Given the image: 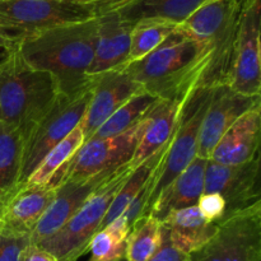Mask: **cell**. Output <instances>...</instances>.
<instances>
[{
	"mask_svg": "<svg viewBox=\"0 0 261 261\" xmlns=\"http://www.w3.org/2000/svg\"><path fill=\"white\" fill-rule=\"evenodd\" d=\"M96 37L97 17L22 36L15 50L25 64L53 75L59 94L75 98L92 86L88 69Z\"/></svg>",
	"mask_w": 261,
	"mask_h": 261,
	"instance_id": "cell-1",
	"label": "cell"
},
{
	"mask_svg": "<svg viewBox=\"0 0 261 261\" xmlns=\"http://www.w3.org/2000/svg\"><path fill=\"white\" fill-rule=\"evenodd\" d=\"M206 64L204 46L178 25L155 50L122 69L157 99H182L198 86Z\"/></svg>",
	"mask_w": 261,
	"mask_h": 261,
	"instance_id": "cell-2",
	"label": "cell"
},
{
	"mask_svg": "<svg viewBox=\"0 0 261 261\" xmlns=\"http://www.w3.org/2000/svg\"><path fill=\"white\" fill-rule=\"evenodd\" d=\"M58 97L50 73L25 64L15 47L5 51L0 61V122L17 127L25 138Z\"/></svg>",
	"mask_w": 261,
	"mask_h": 261,
	"instance_id": "cell-3",
	"label": "cell"
},
{
	"mask_svg": "<svg viewBox=\"0 0 261 261\" xmlns=\"http://www.w3.org/2000/svg\"><path fill=\"white\" fill-rule=\"evenodd\" d=\"M242 8L232 0H206L180 25L208 55L199 87L228 84Z\"/></svg>",
	"mask_w": 261,
	"mask_h": 261,
	"instance_id": "cell-4",
	"label": "cell"
},
{
	"mask_svg": "<svg viewBox=\"0 0 261 261\" xmlns=\"http://www.w3.org/2000/svg\"><path fill=\"white\" fill-rule=\"evenodd\" d=\"M132 171L130 162L120 166L55 234L37 246L53 254L58 261L78 260L88 251L89 241L102 228L115 195Z\"/></svg>",
	"mask_w": 261,
	"mask_h": 261,
	"instance_id": "cell-5",
	"label": "cell"
},
{
	"mask_svg": "<svg viewBox=\"0 0 261 261\" xmlns=\"http://www.w3.org/2000/svg\"><path fill=\"white\" fill-rule=\"evenodd\" d=\"M212 92L213 88L196 86L181 107L177 125L168 143L167 152L152 180V190L144 216H148L162 191L198 154L201 124L211 102Z\"/></svg>",
	"mask_w": 261,
	"mask_h": 261,
	"instance_id": "cell-6",
	"label": "cell"
},
{
	"mask_svg": "<svg viewBox=\"0 0 261 261\" xmlns=\"http://www.w3.org/2000/svg\"><path fill=\"white\" fill-rule=\"evenodd\" d=\"M147 126L144 116L126 132L110 138L89 139L51 180L54 185L82 181L132 162Z\"/></svg>",
	"mask_w": 261,
	"mask_h": 261,
	"instance_id": "cell-7",
	"label": "cell"
},
{
	"mask_svg": "<svg viewBox=\"0 0 261 261\" xmlns=\"http://www.w3.org/2000/svg\"><path fill=\"white\" fill-rule=\"evenodd\" d=\"M96 17V5L78 0H0V30L20 37Z\"/></svg>",
	"mask_w": 261,
	"mask_h": 261,
	"instance_id": "cell-8",
	"label": "cell"
},
{
	"mask_svg": "<svg viewBox=\"0 0 261 261\" xmlns=\"http://www.w3.org/2000/svg\"><path fill=\"white\" fill-rule=\"evenodd\" d=\"M91 88L75 98L59 94L53 107L25 135L18 191L22 190L27 177L42 158L81 124L91 99Z\"/></svg>",
	"mask_w": 261,
	"mask_h": 261,
	"instance_id": "cell-9",
	"label": "cell"
},
{
	"mask_svg": "<svg viewBox=\"0 0 261 261\" xmlns=\"http://www.w3.org/2000/svg\"><path fill=\"white\" fill-rule=\"evenodd\" d=\"M190 257L193 261H261V203L218 222L213 237Z\"/></svg>",
	"mask_w": 261,
	"mask_h": 261,
	"instance_id": "cell-10",
	"label": "cell"
},
{
	"mask_svg": "<svg viewBox=\"0 0 261 261\" xmlns=\"http://www.w3.org/2000/svg\"><path fill=\"white\" fill-rule=\"evenodd\" d=\"M204 193H217L224 199V218L261 203L260 157L242 165H219L208 160Z\"/></svg>",
	"mask_w": 261,
	"mask_h": 261,
	"instance_id": "cell-11",
	"label": "cell"
},
{
	"mask_svg": "<svg viewBox=\"0 0 261 261\" xmlns=\"http://www.w3.org/2000/svg\"><path fill=\"white\" fill-rule=\"evenodd\" d=\"M260 0L242 8L228 86L242 96L256 97L261 91Z\"/></svg>",
	"mask_w": 261,
	"mask_h": 261,
	"instance_id": "cell-12",
	"label": "cell"
},
{
	"mask_svg": "<svg viewBox=\"0 0 261 261\" xmlns=\"http://www.w3.org/2000/svg\"><path fill=\"white\" fill-rule=\"evenodd\" d=\"M92 79L91 99L79 124L86 142L117 109L143 91L142 87L133 81L122 68L107 71Z\"/></svg>",
	"mask_w": 261,
	"mask_h": 261,
	"instance_id": "cell-13",
	"label": "cell"
},
{
	"mask_svg": "<svg viewBox=\"0 0 261 261\" xmlns=\"http://www.w3.org/2000/svg\"><path fill=\"white\" fill-rule=\"evenodd\" d=\"M261 103V97H249L236 93L228 84L213 87L212 98L203 119L199 137V157L209 160L217 143L247 110Z\"/></svg>",
	"mask_w": 261,
	"mask_h": 261,
	"instance_id": "cell-14",
	"label": "cell"
},
{
	"mask_svg": "<svg viewBox=\"0 0 261 261\" xmlns=\"http://www.w3.org/2000/svg\"><path fill=\"white\" fill-rule=\"evenodd\" d=\"M117 168L102 172L87 180L68 181L58 185L53 203L30 234L31 244L40 245L46 239L55 234Z\"/></svg>",
	"mask_w": 261,
	"mask_h": 261,
	"instance_id": "cell-15",
	"label": "cell"
},
{
	"mask_svg": "<svg viewBox=\"0 0 261 261\" xmlns=\"http://www.w3.org/2000/svg\"><path fill=\"white\" fill-rule=\"evenodd\" d=\"M134 25L122 20L115 12L97 15L94 56L88 69V78L124 68L127 64Z\"/></svg>",
	"mask_w": 261,
	"mask_h": 261,
	"instance_id": "cell-16",
	"label": "cell"
},
{
	"mask_svg": "<svg viewBox=\"0 0 261 261\" xmlns=\"http://www.w3.org/2000/svg\"><path fill=\"white\" fill-rule=\"evenodd\" d=\"M261 103L247 110L227 130L209 160L219 165H242L260 157Z\"/></svg>",
	"mask_w": 261,
	"mask_h": 261,
	"instance_id": "cell-17",
	"label": "cell"
},
{
	"mask_svg": "<svg viewBox=\"0 0 261 261\" xmlns=\"http://www.w3.org/2000/svg\"><path fill=\"white\" fill-rule=\"evenodd\" d=\"M53 182L17 191L0 209L2 231L30 236L56 195Z\"/></svg>",
	"mask_w": 261,
	"mask_h": 261,
	"instance_id": "cell-18",
	"label": "cell"
},
{
	"mask_svg": "<svg viewBox=\"0 0 261 261\" xmlns=\"http://www.w3.org/2000/svg\"><path fill=\"white\" fill-rule=\"evenodd\" d=\"M206 0H115L97 9V15L115 12L122 20L135 25L147 20L181 25Z\"/></svg>",
	"mask_w": 261,
	"mask_h": 261,
	"instance_id": "cell-19",
	"label": "cell"
},
{
	"mask_svg": "<svg viewBox=\"0 0 261 261\" xmlns=\"http://www.w3.org/2000/svg\"><path fill=\"white\" fill-rule=\"evenodd\" d=\"M188 97L182 99H157L148 110L145 114L147 126L130 162L133 168L162 149L170 142L177 125L181 107Z\"/></svg>",
	"mask_w": 261,
	"mask_h": 261,
	"instance_id": "cell-20",
	"label": "cell"
},
{
	"mask_svg": "<svg viewBox=\"0 0 261 261\" xmlns=\"http://www.w3.org/2000/svg\"><path fill=\"white\" fill-rule=\"evenodd\" d=\"M206 163L208 160L196 155L190 165L162 191L148 214L162 221L171 211L196 205L204 193Z\"/></svg>",
	"mask_w": 261,
	"mask_h": 261,
	"instance_id": "cell-21",
	"label": "cell"
},
{
	"mask_svg": "<svg viewBox=\"0 0 261 261\" xmlns=\"http://www.w3.org/2000/svg\"><path fill=\"white\" fill-rule=\"evenodd\" d=\"M175 247L193 254L213 237L217 224L208 222L196 205L171 211L161 221Z\"/></svg>",
	"mask_w": 261,
	"mask_h": 261,
	"instance_id": "cell-22",
	"label": "cell"
},
{
	"mask_svg": "<svg viewBox=\"0 0 261 261\" xmlns=\"http://www.w3.org/2000/svg\"><path fill=\"white\" fill-rule=\"evenodd\" d=\"M23 144L20 130L0 122V209L18 191Z\"/></svg>",
	"mask_w": 261,
	"mask_h": 261,
	"instance_id": "cell-23",
	"label": "cell"
},
{
	"mask_svg": "<svg viewBox=\"0 0 261 261\" xmlns=\"http://www.w3.org/2000/svg\"><path fill=\"white\" fill-rule=\"evenodd\" d=\"M168 143L162 148V149H160L157 153H154V154L150 155L149 158L143 161L139 166L133 168L130 175L127 176L126 180L124 181L122 186L120 188V190L117 191V194L115 195L114 200H112L111 205H110L109 211H107L106 217H105L103 222H102V228L106 227L107 224H109L110 222L114 221L115 218L121 216L125 212V209L130 205V203L134 200L135 196L143 190L145 184H147L148 180L154 175L157 168L160 167L161 162H162L163 158H165V154L166 152H167L168 148Z\"/></svg>",
	"mask_w": 261,
	"mask_h": 261,
	"instance_id": "cell-24",
	"label": "cell"
},
{
	"mask_svg": "<svg viewBox=\"0 0 261 261\" xmlns=\"http://www.w3.org/2000/svg\"><path fill=\"white\" fill-rule=\"evenodd\" d=\"M84 142H86V138H84L83 130L78 125L42 158L37 167L27 177L23 189L50 184L56 173L73 158V155L78 152Z\"/></svg>",
	"mask_w": 261,
	"mask_h": 261,
	"instance_id": "cell-25",
	"label": "cell"
},
{
	"mask_svg": "<svg viewBox=\"0 0 261 261\" xmlns=\"http://www.w3.org/2000/svg\"><path fill=\"white\" fill-rule=\"evenodd\" d=\"M162 241V223L155 217L143 216L130 227L126 239L127 261H148Z\"/></svg>",
	"mask_w": 261,
	"mask_h": 261,
	"instance_id": "cell-26",
	"label": "cell"
},
{
	"mask_svg": "<svg viewBox=\"0 0 261 261\" xmlns=\"http://www.w3.org/2000/svg\"><path fill=\"white\" fill-rule=\"evenodd\" d=\"M157 101L155 97L147 93L145 91H140L127 102H125L120 109H117L89 139H101V138H110L119 135L126 132L132 126H134L143 116L148 112V110ZM88 139V140H89Z\"/></svg>",
	"mask_w": 261,
	"mask_h": 261,
	"instance_id": "cell-27",
	"label": "cell"
},
{
	"mask_svg": "<svg viewBox=\"0 0 261 261\" xmlns=\"http://www.w3.org/2000/svg\"><path fill=\"white\" fill-rule=\"evenodd\" d=\"M130 232L124 216H120L99 229L91 239L88 251L92 261H117L126 254V239Z\"/></svg>",
	"mask_w": 261,
	"mask_h": 261,
	"instance_id": "cell-28",
	"label": "cell"
},
{
	"mask_svg": "<svg viewBox=\"0 0 261 261\" xmlns=\"http://www.w3.org/2000/svg\"><path fill=\"white\" fill-rule=\"evenodd\" d=\"M178 25L158 20L137 23L133 28L127 64L140 60L158 47Z\"/></svg>",
	"mask_w": 261,
	"mask_h": 261,
	"instance_id": "cell-29",
	"label": "cell"
},
{
	"mask_svg": "<svg viewBox=\"0 0 261 261\" xmlns=\"http://www.w3.org/2000/svg\"><path fill=\"white\" fill-rule=\"evenodd\" d=\"M30 244V236L0 229V261H19L23 250Z\"/></svg>",
	"mask_w": 261,
	"mask_h": 261,
	"instance_id": "cell-30",
	"label": "cell"
},
{
	"mask_svg": "<svg viewBox=\"0 0 261 261\" xmlns=\"http://www.w3.org/2000/svg\"><path fill=\"white\" fill-rule=\"evenodd\" d=\"M196 206L199 208L204 218L212 223H218L223 219L226 213L224 199L217 193H203L199 198Z\"/></svg>",
	"mask_w": 261,
	"mask_h": 261,
	"instance_id": "cell-31",
	"label": "cell"
},
{
	"mask_svg": "<svg viewBox=\"0 0 261 261\" xmlns=\"http://www.w3.org/2000/svg\"><path fill=\"white\" fill-rule=\"evenodd\" d=\"M148 261H193L190 255L175 247L168 237V232L162 226V241L160 247Z\"/></svg>",
	"mask_w": 261,
	"mask_h": 261,
	"instance_id": "cell-32",
	"label": "cell"
},
{
	"mask_svg": "<svg viewBox=\"0 0 261 261\" xmlns=\"http://www.w3.org/2000/svg\"><path fill=\"white\" fill-rule=\"evenodd\" d=\"M19 261H58V259L42 247L30 244L23 250Z\"/></svg>",
	"mask_w": 261,
	"mask_h": 261,
	"instance_id": "cell-33",
	"label": "cell"
},
{
	"mask_svg": "<svg viewBox=\"0 0 261 261\" xmlns=\"http://www.w3.org/2000/svg\"><path fill=\"white\" fill-rule=\"evenodd\" d=\"M19 40L20 36L12 35V33L4 32V31L0 30V48H4V51L15 47Z\"/></svg>",
	"mask_w": 261,
	"mask_h": 261,
	"instance_id": "cell-34",
	"label": "cell"
},
{
	"mask_svg": "<svg viewBox=\"0 0 261 261\" xmlns=\"http://www.w3.org/2000/svg\"><path fill=\"white\" fill-rule=\"evenodd\" d=\"M78 2L86 3V4H94L96 5V9H98V8L105 7V5L110 4V3L115 2V0H78Z\"/></svg>",
	"mask_w": 261,
	"mask_h": 261,
	"instance_id": "cell-35",
	"label": "cell"
},
{
	"mask_svg": "<svg viewBox=\"0 0 261 261\" xmlns=\"http://www.w3.org/2000/svg\"><path fill=\"white\" fill-rule=\"evenodd\" d=\"M232 2H236V3H239L241 7H245V5H247L249 3H251L252 0H232Z\"/></svg>",
	"mask_w": 261,
	"mask_h": 261,
	"instance_id": "cell-36",
	"label": "cell"
},
{
	"mask_svg": "<svg viewBox=\"0 0 261 261\" xmlns=\"http://www.w3.org/2000/svg\"><path fill=\"white\" fill-rule=\"evenodd\" d=\"M117 261H127V260H126V257L124 256V257H121V259H120V260H117Z\"/></svg>",
	"mask_w": 261,
	"mask_h": 261,
	"instance_id": "cell-37",
	"label": "cell"
},
{
	"mask_svg": "<svg viewBox=\"0 0 261 261\" xmlns=\"http://www.w3.org/2000/svg\"><path fill=\"white\" fill-rule=\"evenodd\" d=\"M0 229H2V222H0Z\"/></svg>",
	"mask_w": 261,
	"mask_h": 261,
	"instance_id": "cell-38",
	"label": "cell"
},
{
	"mask_svg": "<svg viewBox=\"0 0 261 261\" xmlns=\"http://www.w3.org/2000/svg\"><path fill=\"white\" fill-rule=\"evenodd\" d=\"M89 261H92V260H89Z\"/></svg>",
	"mask_w": 261,
	"mask_h": 261,
	"instance_id": "cell-39",
	"label": "cell"
}]
</instances>
